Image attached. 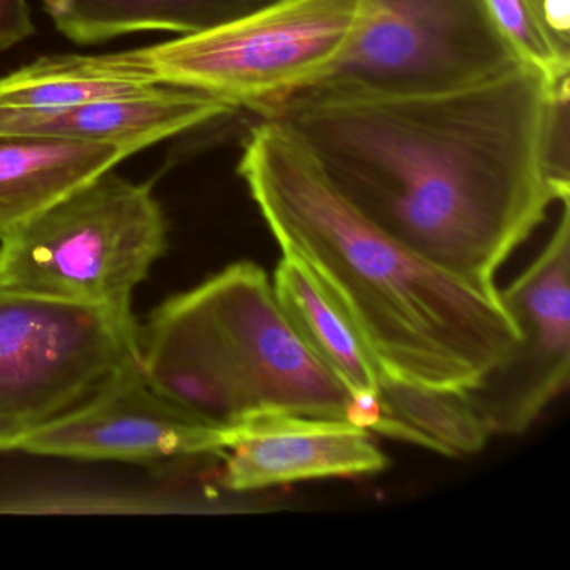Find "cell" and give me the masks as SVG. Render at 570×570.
Returning <instances> with one entry per match:
<instances>
[{
    "instance_id": "7",
    "label": "cell",
    "mask_w": 570,
    "mask_h": 570,
    "mask_svg": "<svg viewBox=\"0 0 570 570\" xmlns=\"http://www.w3.org/2000/svg\"><path fill=\"white\" fill-rule=\"evenodd\" d=\"M522 65L485 0H372L355 41L315 85L439 92Z\"/></svg>"
},
{
    "instance_id": "16",
    "label": "cell",
    "mask_w": 570,
    "mask_h": 570,
    "mask_svg": "<svg viewBox=\"0 0 570 570\" xmlns=\"http://www.w3.org/2000/svg\"><path fill=\"white\" fill-rule=\"evenodd\" d=\"M380 402V435L446 456L472 455L490 439L463 390L426 389L385 376Z\"/></svg>"
},
{
    "instance_id": "11",
    "label": "cell",
    "mask_w": 570,
    "mask_h": 570,
    "mask_svg": "<svg viewBox=\"0 0 570 570\" xmlns=\"http://www.w3.org/2000/svg\"><path fill=\"white\" fill-rule=\"evenodd\" d=\"M233 112V106L215 96L165 82L141 95L99 99L52 111H0V135L111 142L136 155Z\"/></svg>"
},
{
    "instance_id": "2",
    "label": "cell",
    "mask_w": 570,
    "mask_h": 570,
    "mask_svg": "<svg viewBox=\"0 0 570 570\" xmlns=\"http://www.w3.org/2000/svg\"><path fill=\"white\" fill-rule=\"evenodd\" d=\"M238 173L283 255L318 279L385 376L465 392L515 345L519 330L500 296L372 225L288 129L259 119Z\"/></svg>"
},
{
    "instance_id": "21",
    "label": "cell",
    "mask_w": 570,
    "mask_h": 570,
    "mask_svg": "<svg viewBox=\"0 0 570 570\" xmlns=\"http://www.w3.org/2000/svg\"><path fill=\"white\" fill-rule=\"evenodd\" d=\"M61 0H42V4H45L46 11H49V9L55 8L56 4H59Z\"/></svg>"
},
{
    "instance_id": "9",
    "label": "cell",
    "mask_w": 570,
    "mask_h": 570,
    "mask_svg": "<svg viewBox=\"0 0 570 570\" xmlns=\"http://www.w3.org/2000/svg\"><path fill=\"white\" fill-rule=\"evenodd\" d=\"M239 429L208 425L183 412L151 389L138 362L81 405L32 426L16 452L132 463L223 455Z\"/></svg>"
},
{
    "instance_id": "10",
    "label": "cell",
    "mask_w": 570,
    "mask_h": 570,
    "mask_svg": "<svg viewBox=\"0 0 570 570\" xmlns=\"http://www.w3.org/2000/svg\"><path fill=\"white\" fill-rule=\"evenodd\" d=\"M223 455L222 485L236 493L305 480L373 475L389 466L368 430L348 420L309 416L246 423Z\"/></svg>"
},
{
    "instance_id": "6",
    "label": "cell",
    "mask_w": 570,
    "mask_h": 570,
    "mask_svg": "<svg viewBox=\"0 0 570 570\" xmlns=\"http://www.w3.org/2000/svg\"><path fill=\"white\" fill-rule=\"evenodd\" d=\"M135 315L0 292V415L36 426L139 362Z\"/></svg>"
},
{
    "instance_id": "3",
    "label": "cell",
    "mask_w": 570,
    "mask_h": 570,
    "mask_svg": "<svg viewBox=\"0 0 570 570\" xmlns=\"http://www.w3.org/2000/svg\"><path fill=\"white\" fill-rule=\"evenodd\" d=\"M139 368L158 395L222 429L272 416L348 420L356 400L308 352L253 262L233 263L153 309L139 326Z\"/></svg>"
},
{
    "instance_id": "1",
    "label": "cell",
    "mask_w": 570,
    "mask_h": 570,
    "mask_svg": "<svg viewBox=\"0 0 570 570\" xmlns=\"http://www.w3.org/2000/svg\"><path fill=\"white\" fill-rule=\"evenodd\" d=\"M256 115L295 135L372 225L492 296L570 199L569 85L525 65L439 92L312 85Z\"/></svg>"
},
{
    "instance_id": "13",
    "label": "cell",
    "mask_w": 570,
    "mask_h": 570,
    "mask_svg": "<svg viewBox=\"0 0 570 570\" xmlns=\"http://www.w3.org/2000/svg\"><path fill=\"white\" fill-rule=\"evenodd\" d=\"M165 85L145 48L108 55L36 59L0 78V111H52L99 99L141 95Z\"/></svg>"
},
{
    "instance_id": "15",
    "label": "cell",
    "mask_w": 570,
    "mask_h": 570,
    "mask_svg": "<svg viewBox=\"0 0 570 570\" xmlns=\"http://www.w3.org/2000/svg\"><path fill=\"white\" fill-rule=\"evenodd\" d=\"M275 0H61L49 18L78 45L138 32L185 36L232 21Z\"/></svg>"
},
{
    "instance_id": "19",
    "label": "cell",
    "mask_w": 570,
    "mask_h": 570,
    "mask_svg": "<svg viewBox=\"0 0 570 570\" xmlns=\"http://www.w3.org/2000/svg\"><path fill=\"white\" fill-rule=\"evenodd\" d=\"M550 31L566 46H570V0H535Z\"/></svg>"
},
{
    "instance_id": "4",
    "label": "cell",
    "mask_w": 570,
    "mask_h": 570,
    "mask_svg": "<svg viewBox=\"0 0 570 570\" xmlns=\"http://www.w3.org/2000/svg\"><path fill=\"white\" fill-rule=\"evenodd\" d=\"M168 248L151 186L105 173L0 238V292L131 312Z\"/></svg>"
},
{
    "instance_id": "12",
    "label": "cell",
    "mask_w": 570,
    "mask_h": 570,
    "mask_svg": "<svg viewBox=\"0 0 570 570\" xmlns=\"http://www.w3.org/2000/svg\"><path fill=\"white\" fill-rule=\"evenodd\" d=\"M125 146L38 135H0V238L112 171Z\"/></svg>"
},
{
    "instance_id": "17",
    "label": "cell",
    "mask_w": 570,
    "mask_h": 570,
    "mask_svg": "<svg viewBox=\"0 0 570 570\" xmlns=\"http://www.w3.org/2000/svg\"><path fill=\"white\" fill-rule=\"evenodd\" d=\"M485 4L522 65L553 85H569L570 46L550 31L535 0H485Z\"/></svg>"
},
{
    "instance_id": "20",
    "label": "cell",
    "mask_w": 570,
    "mask_h": 570,
    "mask_svg": "<svg viewBox=\"0 0 570 570\" xmlns=\"http://www.w3.org/2000/svg\"><path fill=\"white\" fill-rule=\"evenodd\" d=\"M31 429L28 423L0 415V452H16V446Z\"/></svg>"
},
{
    "instance_id": "8",
    "label": "cell",
    "mask_w": 570,
    "mask_h": 570,
    "mask_svg": "<svg viewBox=\"0 0 570 570\" xmlns=\"http://www.w3.org/2000/svg\"><path fill=\"white\" fill-rule=\"evenodd\" d=\"M542 252L500 302L519 330L509 355L465 390L492 435H520L567 389L570 375V199Z\"/></svg>"
},
{
    "instance_id": "5",
    "label": "cell",
    "mask_w": 570,
    "mask_h": 570,
    "mask_svg": "<svg viewBox=\"0 0 570 570\" xmlns=\"http://www.w3.org/2000/svg\"><path fill=\"white\" fill-rule=\"evenodd\" d=\"M372 0H275L145 48L156 78L262 111L315 85L348 51Z\"/></svg>"
},
{
    "instance_id": "18",
    "label": "cell",
    "mask_w": 570,
    "mask_h": 570,
    "mask_svg": "<svg viewBox=\"0 0 570 570\" xmlns=\"http://www.w3.org/2000/svg\"><path fill=\"white\" fill-rule=\"evenodd\" d=\"M35 35L28 0H0V51L14 48Z\"/></svg>"
},
{
    "instance_id": "14",
    "label": "cell",
    "mask_w": 570,
    "mask_h": 570,
    "mask_svg": "<svg viewBox=\"0 0 570 570\" xmlns=\"http://www.w3.org/2000/svg\"><path fill=\"white\" fill-rule=\"evenodd\" d=\"M279 308L308 352L356 400L380 399L382 366L309 269L283 255L273 279Z\"/></svg>"
}]
</instances>
